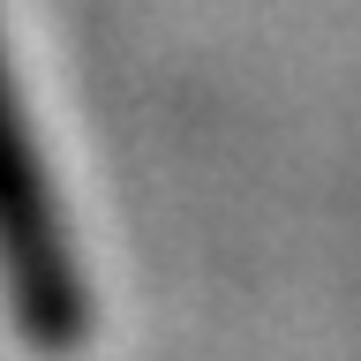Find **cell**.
<instances>
[{
    "mask_svg": "<svg viewBox=\"0 0 361 361\" xmlns=\"http://www.w3.org/2000/svg\"><path fill=\"white\" fill-rule=\"evenodd\" d=\"M0 293H8V309H16L30 346H45V354L83 346L90 279L75 264L68 211L53 196V180H45L38 135H30V113H23L16 68H8V45H0Z\"/></svg>",
    "mask_w": 361,
    "mask_h": 361,
    "instance_id": "obj_1",
    "label": "cell"
}]
</instances>
